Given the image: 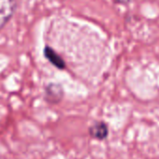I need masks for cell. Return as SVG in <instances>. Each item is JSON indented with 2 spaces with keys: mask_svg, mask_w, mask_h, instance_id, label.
I'll return each instance as SVG.
<instances>
[{
  "mask_svg": "<svg viewBox=\"0 0 159 159\" xmlns=\"http://www.w3.org/2000/svg\"><path fill=\"white\" fill-rule=\"evenodd\" d=\"M43 54H44V57L53 66H55L57 69H60V70H63L66 68V62L65 60L62 58L61 55H59L52 47L46 45L43 49Z\"/></svg>",
  "mask_w": 159,
  "mask_h": 159,
  "instance_id": "cell-3",
  "label": "cell"
},
{
  "mask_svg": "<svg viewBox=\"0 0 159 159\" xmlns=\"http://www.w3.org/2000/svg\"><path fill=\"white\" fill-rule=\"evenodd\" d=\"M90 137L98 140H104L108 138L109 135V126L108 125L103 122H96L93 125H91L88 129Z\"/></svg>",
  "mask_w": 159,
  "mask_h": 159,
  "instance_id": "cell-4",
  "label": "cell"
},
{
  "mask_svg": "<svg viewBox=\"0 0 159 159\" xmlns=\"http://www.w3.org/2000/svg\"><path fill=\"white\" fill-rule=\"evenodd\" d=\"M64 97V89L61 84L50 83L44 89V99L52 105L58 104Z\"/></svg>",
  "mask_w": 159,
  "mask_h": 159,
  "instance_id": "cell-2",
  "label": "cell"
},
{
  "mask_svg": "<svg viewBox=\"0 0 159 159\" xmlns=\"http://www.w3.org/2000/svg\"><path fill=\"white\" fill-rule=\"evenodd\" d=\"M17 0H0V30H2L14 16Z\"/></svg>",
  "mask_w": 159,
  "mask_h": 159,
  "instance_id": "cell-1",
  "label": "cell"
},
{
  "mask_svg": "<svg viewBox=\"0 0 159 159\" xmlns=\"http://www.w3.org/2000/svg\"><path fill=\"white\" fill-rule=\"evenodd\" d=\"M114 1L118 4H121V5H128L132 1H134V0H114Z\"/></svg>",
  "mask_w": 159,
  "mask_h": 159,
  "instance_id": "cell-5",
  "label": "cell"
}]
</instances>
